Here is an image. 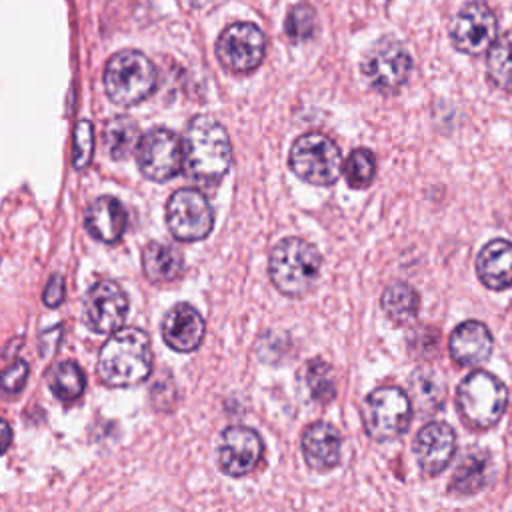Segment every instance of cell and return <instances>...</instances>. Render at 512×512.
<instances>
[{
  "label": "cell",
  "mask_w": 512,
  "mask_h": 512,
  "mask_svg": "<svg viewBox=\"0 0 512 512\" xmlns=\"http://www.w3.org/2000/svg\"><path fill=\"white\" fill-rule=\"evenodd\" d=\"M138 126L132 118L128 116H114L112 120H108L106 128H104V142H106V150L114 160H122L126 156H130L132 152H136L138 146Z\"/></svg>",
  "instance_id": "603a6c76"
},
{
  "label": "cell",
  "mask_w": 512,
  "mask_h": 512,
  "mask_svg": "<svg viewBox=\"0 0 512 512\" xmlns=\"http://www.w3.org/2000/svg\"><path fill=\"white\" fill-rule=\"evenodd\" d=\"M456 450V434L444 422H428L414 440V454L424 474H440L452 460Z\"/></svg>",
  "instance_id": "9a60e30c"
},
{
  "label": "cell",
  "mask_w": 512,
  "mask_h": 512,
  "mask_svg": "<svg viewBox=\"0 0 512 512\" xmlns=\"http://www.w3.org/2000/svg\"><path fill=\"white\" fill-rule=\"evenodd\" d=\"M496 16L486 2H468L450 24V38L464 54H482L496 40Z\"/></svg>",
  "instance_id": "7c38bea8"
},
{
  "label": "cell",
  "mask_w": 512,
  "mask_h": 512,
  "mask_svg": "<svg viewBox=\"0 0 512 512\" xmlns=\"http://www.w3.org/2000/svg\"><path fill=\"white\" fill-rule=\"evenodd\" d=\"M166 224L174 238L196 242L210 234L214 210L198 188H180L168 198Z\"/></svg>",
  "instance_id": "9c48e42d"
},
{
  "label": "cell",
  "mask_w": 512,
  "mask_h": 512,
  "mask_svg": "<svg viewBox=\"0 0 512 512\" xmlns=\"http://www.w3.org/2000/svg\"><path fill=\"white\" fill-rule=\"evenodd\" d=\"M48 384H50L52 394L58 400L74 402L82 396L84 386H86V378H84L82 368L76 362L64 360V362H58L52 368V372L48 376Z\"/></svg>",
  "instance_id": "d4e9b609"
},
{
  "label": "cell",
  "mask_w": 512,
  "mask_h": 512,
  "mask_svg": "<svg viewBox=\"0 0 512 512\" xmlns=\"http://www.w3.org/2000/svg\"><path fill=\"white\" fill-rule=\"evenodd\" d=\"M152 372L150 338L142 328L126 326L112 332L98 354V376L106 386L130 388Z\"/></svg>",
  "instance_id": "7a4b0ae2"
},
{
  "label": "cell",
  "mask_w": 512,
  "mask_h": 512,
  "mask_svg": "<svg viewBox=\"0 0 512 512\" xmlns=\"http://www.w3.org/2000/svg\"><path fill=\"white\" fill-rule=\"evenodd\" d=\"M262 452L264 446L260 436L246 426H228L216 444L218 466L232 478H240L252 472L258 466Z\"/></svg>",
  "instance_id": "5bb4252c"
},
{
  "label": "cell",
  "mask_w": 512,
  "mask_h": 512,
  "mask_svg": "<svg viewBox=\"0 0 512 512\" xmlns=\"http://www.w3.org/2000/svg\"><path fill=\"white\" fill-rule=\"evenodd\" d=\"M28 364L24 360H14L8 368L0 372V390L6 394H16L24 388L28 380Z\"/></svg>",
  "instance_id": "1f68e13d"
},
{
  "label": "cell",
  "mask_w": 512,
  "mask_h": 512,
  "mask_svg": "<svg viewBox=\"0 0 512 512\" xmlns=\"http://www.w3.org/2000/svg\"><path fill=\"white\" fill-rule=\"evenodd\" d=\"M206 332L204 318L190 304L172 306L162 320V338L176 352H194Z\"/></svg>",
  "instance_id": "2e32d148"
},
{
  "label": "cell",
  "mask_w": 512,
  "mask_h": 512,
  "mask_svg": "<svg viewBox=\"0 0 512 512\" xmlns=\"http://www.w3.org/2000/svg\"><path fill=\"white\" fill-rule=\"evenodd\" d=\"M266 56V36L252 22L226 26L216 40V58L232 74L254 72Z\"/></svg>",
  "instance_id": "ba28073f"
},
{
  "label": "cell",
  "mask_w": 512,
  "mask_h": 512,
  "mask_svg": "<svg viewBox=\"0 0 512 512\" xmlns=\"http://www.w3.org/2000/svg\"><path fill=\"white\" fill-rule=\"evenodd\" d=\"M10 442H12V428L6 420L0 418V456L8 450Z\"/></svg>",
  "instance_id": "836d02e7"
},
{
  "label": "cell",
  "mask_w": 512,
  "mask_h": 512,
  "mask_svg": "<svg viewBox=\"0 0 512 512\" xmlns=\"http://www.w3.org/2000/svg\"><path fill=\"white\" fill-rule=\"evenodd\" d=\"M412 58L408 50L394 38H380L362 60L366 82L378 92H396L408 80Z\"/></svg>",
  "instance_id": "30bf717a"
},
{
  "label": "cell",
  "mask_w": 512,
  "mask_h": 512,
  "mask_svg": "<svg viewBox=\"0 0 512 512\" xmlns=\"http://www.w3.org/2000/svg\"><path fill=\"white\" fill-rule=\"evenodd\" d=\"M290 168L304 182L330 186L342 172L338 146L320 132L302 134L290 148Z\"/></svg>",
  "instance_id": "8992f818"
},
{
  "label": "cell",
  "mask_w": 512,
  "mask_h": 512,
  "mask_svg": "<svg viewBox=\"0 0 512 512\" xmlns=\"http://www.w3.org/2000/svg\"><path fill=\"white\" fill-rule=\"evenodd\" d=\"M494 340L490 330L478 322V320H468L458 324L448 340V350L450 356L456 364L462 366H480L490 358Z\"/></svg>",
  "instance_id": "e0dca14e"
},
{
  "label": "cell",
  "mask_w": 512,
  "mask_h": 512,
  "mask_svg": "<svg viewBox=\"0 0 512 512\" xmlns=\"http://www.w3.org/2000/svg\"><path fill=\"white\" fill-rule=\"evenodd\" d=\"M142 268L150 282L166 284L182 274L184 260L176 248L162 242H148L142 250Z\"/></svg>",
  "instance_id": "44dd1931"
},
{
  "label": "cell",
  "mask_w": 512,
  "mask_h": 512,
  "mask_svg": "<svg viewBox=\"0 0 512 512\" xmlns=\"http://www.w3.org/2000/svg\"><path fill=\"white\" fill-rule=\"evenodd\" d=\"M488 470H490V458L486 452H470L462 464L458 466L452 484H450V492L454 494H474L478 492L486 480H488Z\"/></svg>",
  "instance_id": "7402d4cb"
},
{
  "label": "cell",
  "mask_w": 512,
  "mask_h": 512,
  "mask_svg": "<svg viewBox=\"0 0 512 512\" xmlns=\"http://www.w3.org/2000/svg\"><path fill=\"white\" fill-rule=\"evenodd\" d=\"M232 162V146L226 128L208 114L194 116L182 136V168L188 178L212 184L220 180Z\"/></svg>",
  "instance_id": "6da1fadb"
},
{
  "label": "cell",
  "mask_w": 512,
  "mask_h": 512,
  "mask_svg": "<svg viewBox=\"0 0 512 512\" xmlns=\"http://www.w3.org/2000/svg\"><path fill=\"white\" fill-rule=\"evenodd\" d=\"M64 296H66L64 278H62L60 274H54V276L48 280L46 288H44L42 300H44V304H46L48 308H56V306H60V304H62Z\"/></svg>",
  "instance_id": "d6a6232c"
},
{
  "label": "cell",
  "mask_w": 512,
  "mask_h": 512,
  "mask_svg": "<svg viewBox=\"0 0 512 512\" xmlns=\"http://www.w3.org/2000/svg\"><path fill=\"white\" fill-rule=\"evenodd\" d=\"M456 400L464 420L470 426L490 428L506 410L508 390L496 376L478 370L460 382Z\"/></svg>",
  "instance_id": "5b68a950"
},
{
  "label": "cell",
  "mask_w": 512,
  "mask_h": 512,
  "mask_svg": "<svg viewBox=\"0 0 512 512\" xmlns=\"http://www.w3.org/2000/svg\"><path fill=\"white\" fill-rule=\"evenodd\" d=\"M342 438L328 422H314L302 434V454L310 468L330 470L340 462Z\"/></svg>",
  "instance_id": "ac0fdd59"
},
{
  "label": "cell",
  "mask_w": 512,
  "mask_h": 512,
  "mask_svg": "<svg viewBox=\"0 0 512 512\" xmlns=\"http://www.w3.org/2000/svg\"><path fill=\"white\" fill-rule=\"evenodd\" d=\"M410 396L418 410L432 412L442 404L444 384L436 372L420 368L410 376Z\"/></svg>",
  "instance_id": "4316f807"
},
{
  "label": "cell",
  "mask_w": 512,
  "mask_h": 512,
  "mask_svg": "<svg viewBox=\"0 0 512 512\" xmlns=\"http://www.w3.org/2000/svg\"><path fill=\"white\" fill-rule=\"evenodd\" d=\"M322 256L318 248L302 238L280 240L268 260L272 284L286 296L306 294L318 280Z\"/></svg>",
  "instance_id": "277c9868"
},
{
  "label": "cell",
  "mask_w": 512,
  "mask_h": 512,
  "mask_svg": "<svg viewBox=\"0 0 512 512\" xmlns=\"http://www.w3.org/2000/svg\"><path fill=\"white\" fill-rule=\"evenodd\" d=\"M304 380L314 400L330 402L336 396V378L330 364H326L324 360H310L304 370Z\"/></svg>",
  "instance_id": "83f0119b"
},
{
  "label": "cell",
  "mask_w": 512,
  "mask_h": 512,
  "mask_svg": "<svg viewBox=\"0 0 512 512\" xmlns=\"http://www.w3.org/2000/svg\"><path fill=\"white\" fill-rule=\"evenodd\" d=\"M362 416L364 428L374 440H392L410 424V398L396 386H380L366 396Z\"/></svg>",
  "instance_id": "52a82bcc"
},
{
  "label": "cell",
  "mask_w": 512,
  "mask_h": 512,
  "mask_svg": "<svg viewBox=\"0 0 512 512\" xmlns=\"http://www.w3.org/2000/svg\"><path fill=\"white\" fill-rule=\"evenodd\" d=\"M102 82L114 104L134 106L152 96L158 84V72L144 52L126 48L108 58Z\"/></svg>",
  "instance_id": "3957f363"
},
{
  "label": "cell",
  "mask_w": 512,
  "mask_h": 512,
  "mask_svg": "<svg viewBox=\"0 0 512 512\" xmlns=\"http://www.w3.org/2000/svg\"><path fill=\"white\" fill-rule=\"evenodd\" d=\"M92 152H94L92 124L88 120H80L74 128V152H72L74 168L82 170L84 166H88L92 160Z\"/></svg>",
  "instance_id": "4dcf8cb0"
},
{
  "label": "cell",
  "mask_w": 512,
  "mask_h": 512,
  "mask_svg": "<svg viewBox=\"0 0 512 512\" xmlns=\"http://www.w3.org/2000/svg\"><path fill=\"white\" fill-rule=\"evenodd\" d=\"M286 36L292 42H304L314 36L316 32V12L310 4H296L290 8L286 16Z\"/></svg>",
  "instance_id": "f546056e"
},
{
  "label": "cell",
  "mask_w": 512,
  "mask_h": 512,
  "mask_svg": "<svg viewBox=\"0 0 512 512\" xmlns=\"http://www.w3.org/2000/svg\"><path fill=\"white\" fill-rule=\"evenodd\" d=\"M476 272L484 286L504 290L512 286V244L508 240H490L476 258Z\"/></svg>",
  "instance_id": "ffe728a7"
},
{
  "label": "cell",
  "mask_w": 512,
  "mask_h": 512,
  "mask_svg": "<svg viewBox=\"0 0 512 512\" xmlns=\"http://www.w3.org/2000/svg\"><path fill=\"white\" fill-rule=\"evenodd\" d=\"M486 72L492 86L504 92H512V32L492 42L486 60Z\"/></svg>",
  "instance_id": "cb8c5ba5"
},
{
  "label": "cell",
  "mask_w": 512,
  "mask_h": 512,
  "mask_svg": "<svg viewBox=\"0 0 512 512\" xmlns=\"http://www.w3.org/2000/svg\"><path fill=\"white\" fill-rule=\"evenodd\" d=\"M140 172L154 182H166L182 170V140L168 128H152L136 146Z\"/></svg>",
  "instance_id": "8fae6325"
},
{
  "label": "cell",
  "mask_w": 512,
  "mask_h": 512,
  "mask_svg": "<svg viewBox=\"0 0 512 512\" xmlns=\"http://www.w3.org/2000/svg\"><path fill=\"white\" fill-rule=\"evenodd\" d=\"M376 174V158L366 148H356L344 162V176L352 188H366L372 184Z\"/></svg>",
  "instance_id": "f1b7e54d"
},
{
  "label": "cell",
  "mask_w": 512,
  "mask_h": 512,
  "mask_svg": "<svg viewBox=\"0 0 512 512\" xmlns=\"http://www.w3.org/2000/svg\"><path fill=\"white\" fill-rule=\"evenodd\" d=\"M84 224L90 236L104 244H114L126 230V210L114 196H98L86 208Z\"/></svg>",
  "instance_id": "d6986e66"
},
{
  "label": "cell",
  "mask_w": 512,
  "mask_h": 512,
  "mask_svg": "<svg viewBox=\"0 0 512 512\" xmlns=\"http://www.w3.org/2000/svg\"><path fill=\"white\" fill-rule=\"evenodd\" d=\"M382 310L392 322L404 324L418 312V294L406 282H394L382 294Z\"/></svg>",
  "instance_id": "484cf974"
},
{
  "label": "cell",
  "mask_w": 512,
  "mask_h": 512,
  "mask_svg": "<svg viewBox=\"0 0 512 512\" xmlns=\"http://www.w3.org/2000/svg\"><path fill=\"white\" fill-rule=\"evenodd\" d=\"M128 296L114 280H98L84 296V322L96 334H112L128 316Z\"/></svg>",
  "instance_id": "4fadbf2b"
}]
</instances>
